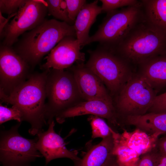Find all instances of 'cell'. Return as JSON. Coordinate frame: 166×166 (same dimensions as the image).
Masks as SVG:
<instances>
[{"label":"cell","instance_id":"obj_9","mask_svg":"<svg viewBox=\"0 0 166 166\" xmlns=\"http://www.w3.org/2000/svg\"><path fill=\"white\" fill-rule=\"evenodd\" d=\"M47 14L45 0H27L4 28L0 34L3 38L2 45L11 47L20 35L44 22Z\"/></svg>","mask_w":166,"mask_h":166},{"label":"cell","instance_id":"obj_2","mask_svg":"<svg viewBox=\"0 0 166 166\" xmlns=\"http://www.w3.org/2000/svg\"><path fill=\"white\" fill-rule=\"evenodd\" d=\"M67 36L76 38L74 25L55 19H45L25 34L14 50L33 67L57 44Z\"/></svg>","mask_w":166,"mask_h":166},{"label":"cell","instance_id":"obj_33","mask_svg":"<svg viewBox=\"0 0 166 166\" xmlns=\"http://www.w3.org/2000/svg\"><path fill=\"white\" fill-rule=\"evenodd\" d=\"M103 166H119L117 162L116 158L112 155Z\"/></svg>","mask_w":166,"mask_h":166},{"label":"cell","instance_id":"obj_8","mask_svg":"<svg viewBox=\"0 0 166 166\" xmlns=\"http://www.w3.org/2000/svg\"><path fill=\"white\" fill-rule=\"evenodd\" d=\"M21 124L0 132V161L3 166H30L31 162L43 156L36 147L37 138L27 139L19 133Z\"/></svg>","mask_w":166,"mask_h":166},{"label":"cell","instance_id":"obj_11","mask_svg":"<svg viewBox=\"0 0 166 166\" xmlns=\"http://www.w3.org/2000/svg\"><path fill=\"white\" fill-rule=\"evenodd\" d=\"M81 46L76 37L67 36L62 39L51 51L41 67L44 70L50 69L63 70L74 63H84L85 54L81 51Z\"/></svg>","mask_w":166,"mask_h":166},{"label":"cell","instance_id":"obj_17","mask_svg":"<svg viewBox=\"0 0 166 166\" xmlns=\"http://www.w3.org/2000/svg\"><path fill=\"white\" fill-rule=\"evenodd\" d=\"M98 1L86 3L77 16L74 26L76 38L81 46L85 45L89 36L90 28L95 22L97 15L102 12L101 6L98 5Z\"/></svg>","mask_w":166,"mask_h":166},{"label":"cell","instance_id":"obj_31","mask_svg":"<svg viewBox=\"0 0 166 166\" xmlns=\"http://www.w3.org/2000/svg\"><path fill=\"white\" fill-rule=\"evenodd\" d=\"M155 148L160 153L166 155V135L158 138Z\"/></svg>","mask_w":166,"mask_h":166},{"label":"cell","instance_id":"obj_21","mask_svg":"<svg viewBox=\"0 0 166 166\" xmlns=\"http://www.w3.org/2000/svg\"><path fill=\"white\" fill-rule=\"evenodd\" d=\"M113 140L112 154L119 166H136L140 156L128 147L122 139L120 133L111 128Z\"/></svg>","mask_w":166,"mask_h":166},{"label":"cell","instance_id":"obj_28","mask_svg":"<svg viewBox=\"0 0 166 166\" xmlns=\"http://www.w3.org/2000/svg\"><path fill=\"white\" fill-rule=\"evenodd\" d=\"M148 113H166V92L156 95Z\"/></svg>","mask_w":166,"mask_h":166},{"label":"cell","instance_id":"obj_3","mask_svg":"<svg viewBox=\"0 0 166 166\" xmlns=\"http://www.w3.org/2000/svg\"><path fill=\"white\" fill-rule=\"evenodd\" d=\"M110 48L129 63L139 65L166 54V32L145 20L136 26L117 45Z\"/></svg>","mask_w":166,"mask_h":166},{"label":"cell","instance_id":"obj_25","mask_svg":"<svg viewBox=\"0 0 166 166\" xmlns=\"http://www.w3.org/2000/svg\"><path fill=\"white\" fill-rule=\"evenodd\" d=\"M102 12H109L119 8L136 5L139 1L136 0H101Z\"/></svg>","mask_w":166,"mask_h":166},{"label":"cell","instance_id":"obj_12","mask_svg":"<svg viewBox=\"0 0 166 166\" xmlns=\"http://www.w3.org/2000/svg\"><path fill=\"white\" fill-rule=\"evenodd\" d=\"M87 114L106 119L112 128L121 126L113 101H82L59 113L55 118L57 123L62 124L67 118Z\"/></svg>","mask_w":166,"mask_h":166},{"label":"cell","instance_id":"obj_5","mask_svg":"<svg viewBox=\"0 0 166 166\" xmlns=\"http://www.w3.org/2000/svg\"><path fill=\"white\" fill-rule=\"evenodd\" d=\"M145 20L141 3L107 12L97 31L85 45L94 42L109 47L119 44L138 24Z\"/></svg>","mask_w":166,"mask_h":166},{"label":"cell","instance_id":"obj_24","mask_svg":"<svg viewBox=\"0 0 166 166\" xmlns=\"http://www.w3.org/2000/svg\"><path fill=\"white\" fill-rule=\"evenodd\" d=\"M15 120L21 123L23 120V117L21 111L16 107L12 106L8 108L6 106L0 104V124L11 120Z\"/></svg>","mask_w":166,"mask_h":166},{"label":"cell","instance_id":"obj_27","mask_svg":"<svg viewBox=\"0 0 166 166\" xmlns=\"http://www.w3.org/2000/svg\"><path fill=\"white\" fill-rule=\"evenodd\" d=\"M69 17L74 23L76 18L86 3L85 0H65Z\"/></svg>","mask_w":166,"mask_h":166},{"label":"cell","instance_id":"obj_18","mask_svg":"<svg viewBox=\"0 0 166 166\" xmlns=\"http://www.w3.org/2000/svg\"><path fill=\"white\" fill-rule=\"evenodd\" d=\"M139 73L154 89L166 85V54L149 59L139 65Z\"/></svg>","mask_w":166,"mask_h":166},{"label":"cell","instance_id":"obj_14","mask_svg":"<svg viewBox=\"0 0 166 166\" xmlns=\"http://www.w3.org/2000/svg\"><path fill=\"white\" fill-rule=\"evenodd\" d=\"M48 129L39 132L37 135L36 147L45 159V166L55 159L66 158L73 161L79 160L77 150L68 149L63 139L55 131V123L52 121Z\"/></svg>","mask_w":166,"mask_h":166},{"label":"cell","instance_id":"obj_32","mask_svg":"<svg viewBox=\"0 0 166 166\" xmlns=\"http://www.w3.org/2000/svg\"><path fill=\"white\" fill-rule=\"evenodd\" d=\"M17 13V12H16ZM16 13L12 14L8 16L7 18H4L2 15V14L0 12V34H2L3 30L6 25L8 23L9 21L12 18L14 17Z\"/></svg>","mask_w":166,"mask_h":166},{"label":"cell","instance_id":"obj_10","mask_svg":"<svg viewBox=\"0 0 166 166\" xmlns=\"http://www.w3.org/2000/svg\"><path fill=\"white\" fill-rule=\"evenodd\" d=\"M30 66L15 50L2 45L0 48V92L9 95L26 81Z\"/></svg>","mask_w":166,"mask_h":166},{"label":"cell","instance_id":"obj_15","mask_svg":"<svg viewBox=\"0 0 166 166\" xmlns=\"http://www.w3.org/2000/svg\"><path fill=\"white\" fill-rule=\"evenodd\" d=\"M123 121L157 138L166 134V113H148L140 116H128L121 122Z\"/></svg>","mask_w":166,"mask_h":166},{"label":"cell","instance_id":"obj_23","mask_svg":"<svg viewBox=\"0 0 166 166\" xmlns=\"http://www.w3.org/2000/svg\"><path fill=\"white\" fill-rule=\"evenodd\" d=\"M92 128V138H105L112 135V128L108 125L103 118L91 115L88 118Z\"/></svg>","mask_w":166,"mask_h":166},{"label":"cell","instance_id":"obj_20","mask_svg":"<svg viewBox=\"0 0 166 166\" xmlns=\"http://www.w3.org/2000/svg\"><path fill=\"white\" fill-rule=\"evenodd\" d=\"M146 21L166 32V0H142Z\"/></svg>","mask_w":166,"mask_h":166},{"label":"cell","instance_id":"obj_26","mask_svg":"<svg viewBox=\"0 0 166 166\" xmlns=\"http://www.w3.org/2000/svg\"><path fill=\"white\" fill-rule=\"evenodd\" d=\"M27 0H0V12L8 16L16 13Z\"/></svg>","mask_w":166,"mask_h":166},{"label":"cell","instance_id":"obj_13","mask_svg":"<svg viewBox=\"0 0 166 166\" xmlns=\"http://www.w3.org/2000/svg\"><path fill=\"white\" fill-rule=\"evenodd\" d=\"M67 69L73 73L83 101L99 100L113 101L101 80L84 63L76 64Z\"/></svg>","mask_w":166,"mask_h":166},{"label":"cell","instance_id":"obj_4","mask_svg":"<svg viewBox=\"0 0 166 166\" xmlns=\"http://www.w3.org/2000/svg\"><path fill=\"white\" fill-rule=\"evenodd\" d=\"M88 52L89 57L85 65L115 97L133 75L129 63L111 48L101 45Z\"/></svg>","mask_w":166,"mask_h":166},{"label":"cell","instance_id":"obj_19","mask_svg":"<svg viewBox=\"0 0 166 166\" xmlns=\"http://www.w3.org/2000/svg\"><path fill=\"white\" fill-rule=\"evenodd\" d=\"M120 135L126 145L140 156L153 150L158 139L136 128L131 132L124 130Z\"/></svg>","mask_w":166,"mask_h":166},{"label":"cell","instance_id":"obj_7","mask_svg":"<svg viewBox=\"0 0 166 166\" xmlns=\"http://www.w3.org/2000/svg\"><path fill=\"white\" fill-rule=\"evenodd\" d=\"M156 96L155 89L144 77L139 73L132 75L113 100L121 124L126 117L147 113Z\"/></svg>","mask_w":166,"mask_h":166},{"label":"cell","instance_id":"obj_22","mask_svg":"<svg viewBox=\"0 0 166 166\" xmlns=\"http://www.w3.org/2000/svg\"><path fill=\"white\" fill-rule=\"evenodd\" d=\"M47 6L48 14L70 25L74 23L69 18L65 1L62 0H45Z\"/></svg>","mask_w":166,"mask_h":166},{"label":"cell","instance_id":"obj_1","mask_svg":"<svg viewBox=\"0 0 166 166\" xmlns=\"http://www.w3.org/2000/svg\"><path fill=\"white\" fill-rule=\"evenodd\" d=\"M49 70L31 73L9 95L0 92L2 102L18 108L22 114L23 121L30 124L29 132L33 136L43 130L47 123L45 117L46 83Z\"/></svg>","mask_w":166,"mask_h":166},{"label":"cell","instance_id":"obj_30","mask_svg":"<svg viewBox=\"0 0 166 166\" xmlns=\"http://www.w3.org/2000/svg\"><path fill=\"white\" fill-rule=\"evenodd\" d=\"M154 166H166V155L159 152L155 148Z\"/></svg>","mask_w":166,"mask_h":166},{"label":"cell","instance_id":"obj_6","mask_svg":"<svg viewBox=\"0 0 166 166\" xmlns=\"http://www.w3.org/2000/svg\"><path fill=\"white\" fill-rule=\"evenodd\" d=\"M45 117L47 123L61 112L83 101L74 76L69 69H50L47 75Z\"/></svg>","mask_w":166,"mask_h":166},{"label":"cell","instance_id":"obj_29","mask_svg":"<svg viewBox=\"0 0 166 166\" xmlns=\"http://www.w3.org/2000/svg\"><path fill=\"white\" fill-rule=\"evenodd\" d=\"M155 151H152L144 154L140 157L136 166H154Z\"/></svg>","mask_w":166,"mask_h":166},{"label":"cell","instance_id":"obj_16","mask_svg":"<svg viewBox=\"0 0 166 166\" xmlns=\"http://www.w3.org/2000/svg\"><path fill=\"white\" fill-rule=\"evenodd\" d=\"M113 140L112 135L97 144L89 146L82 158L74 161V166H103L112 155Z\"/></svg>","mask_w":166,"mask_h":166}]
</instances>
